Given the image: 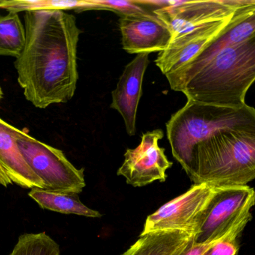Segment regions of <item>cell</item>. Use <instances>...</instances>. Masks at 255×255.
Listing matches in <instances>:
<instances>
[{"label":"cell","instance_id":"8fae6325","mask_svg":"<svg viewBox=\"0 0 255 255\" xmlns=\"http://www.w3.org/2000/svg\"><path fill=\"white\" fill-rule=\"evenodd\" d=\"M148 53L137 54L126 66L116 88L112 91L111 108L118 111L129 136L136 134V115L142 93V82L149 64Z\"/></svg>","mask_w":255,"mask_h":255},{"label":"cell","instance_id":"5b68a950","mask_svg":"<svg viewBox=\"0 0 255 255\" xmlns=\"http://www.w3.org/2000/svg\"><path fill=\"white\" fill-rule=\"evenodd\" d=\"M16 142L33 172L42 180L43 190L56 193L79 194L86 186L84 169H78L63 151L16 129Z\"/></svg>","mask_w":255,"mask_h":255},{"label":"cell","instance_id":"9c48e42d","mask_svg":"<svg viewBox=\"0 0 255 255\" xmlns=\"http://www.w3.org/2000/svg\"><path fill=\"white\" fill-rule=\"evenodd\" d=\"M163 137L160 129L143 133L140 144L126 151L118 175L124 177L128 184L135 187L166 181V171L172 167V163L166 157L164 148L159 146V141Z\"/></svg>","mask_w":255,"mask_h":255},{"label":"cell","instance_id":"7a4b0ae2","mask_svg":"<svg viewBox=\"0 0 255 255\" xmlns=\"http://www.w3.org/2000/svg\"><path fill=\"white\" fill-rule=\"evenodd\" d=\"M171 89L187 100L240 109L255 81V34L248 40L220 50L199 67L178 69L166 75Z\"/></svg>","mask_w":255,"mask_h":255},{"label":"cell","instance_id":"ba28073f","mask_svg":"<svg viewBox=\"0 0 255 255\" xmlns=\"http://www.w3.org/2000/svg\"><path fill=\"white\" fill-rule=\"evenodd\" d=\"M249 1L250 0L181 1L177 5L152 12L167 24L174 38L228 19Z\"/></svg>","mask_w":255,"mask_h":255},{"label":"cell","instance_id":"277c9868","mask_svg":"<svg viewBox=\"0 0 255 255\" xmlns=\"http://www.w3.org/2000/svg\"><path fill=\"white\" fill-rule=\"evenodd\" d=\"M188 176L194 184L247 185L255 179V133L225 132L201 142Z\"/></svg>","mask_w":255,"mask_h":255},{"label":"cell","instance_id":"ffe728a7","mask_svg":"<svg viewBox=\"0 0 255 255\" xmlns=\"http://www.w3.org/2000/svg\"><path fill=\"white\" fill-rule=\"evenodd\" d=\"M247 223L238 225L223 238L214 241L203 255H238L240 248L238 239Z\"/></svg>","mask_w":255,"mask_h":255},{"label":"cell","instance_id":"3957f363","mask_svg":"<svg viewBox=\"0 0 255 255\" xmlns=\"http://www.w3.org/2000/svg\"><path fill=\"white\" fill-rule=\"evenodd\" d=\"M229 131L255 133V108L246 104L233 109L187 100L166 123L172 154L187 175L195 147L215 135Z\"/></svg>","mask_w":255,"mask_h":255},{"label":"cell","instance_id":"d6986e66","mask_svg":"<svg viewBox=\"0 0 255 255\" xmlns=\"http://www.w3.org/2000/svg\"><path fill=\"white\" fill-rule=\"evenodd\" d=\"M109 10L123 15L131 14L139 12L146 11V8L138 4L136 0L133 1H100V0H89L83 1V6L80 9L86 10ZM151 11V10H150Z\"/></svg>","mask_w":255,"mask_h":255},{"label":"cell","instance_id":"603a6c76","mask_svg":"<svg viewBox=\"0 0 255 255\" xmlns=\"http://www.w3.org/2000/svg\"><path fill=\"white\" fill-rule=\"evenodd\" d=\"M3 97L2 90H1V87H0V101H1V98Z\"/></svg>","mask_w":255,"mask_h":255},{"label":"cell","instance_id":"52a82bcc","mask_svg":"<svg viewBox=\"0 0 255 255\" xmlns=\"http://www.w3.org/2000/svg\"><path fill=\"white\" fill-rule=\"evenodd\" d=\"M216 186L193 184L184 194L169 201L148 216L141 235L154 232L182 231L197 235Z\"/></svg>","mask_w":255,"mask_h":255},{"label":"cell","instance_id":"5bb4252c","mask_svg":"<svg viewBox=\"0 0 255 255\" xmlns=\"http://www.w3.org/2000/svg\"><path fill=\"white\" fill-rule=\"evenodd\" d=\"M195 236L196 234L182 231L150 232L140 235L122 255H176Z\"/></svg>","mask_w":255,"mask_h":255},{"label":"cell","instance_id":"2e32d148","mask_svg":"<svg viewBox=\"0 0 255 255\" xmlns=\"http://www.w3.org/2000/svg\"><path fill=\"white\" fill-rule=\"evenodd\" d=\"M25 44V29L19 15H0V55L17 58Z\"/></svg>","mask_w":255,"mask_h":255},{"label":"cell","instance_id":"7402d4cb","mask_svg":"<svg viewBox=\"0 0 255 255\" xmlns=\"http://www.w3.org/2000/svg\"><path fill=\"white\" fill-rule=\"evenodd\" d=\"M12 181H10L9 177L7 176V173H6L5 171L3 169L1 165L0 164V184L4 186V187H7L9 184H12Z\"/></svg>","mask_w":255,"mask_h":255},{"label":"cell","instance_id":"e0dca14e","mask_svg":"<svg viewBox=\"0 0 255 255\" xmlns=\"http://www.w3.org/2000/svg\"><path fill=\"white\" fill-rule=\"evenodd\" d=\"M83 6V1L70 0H1L0 8L12 13L37 11V10H66L76 9Z\"/></svg>","mask_w":255,"mask_h":255},{"label":"cell","instance_id":"44dd1931","mask_svg":"<svg viewBox=\"0 0 255 255\" xmlns=\"http://www.w3.org/2000/svg\"><path fill=\"white\" fill-rule=\"evenodd\" d=\"M214 242L198 244L195 242V238H193L188 245L176 255H203Z\"/></svg>","mask_w":255,"mask_h":255},{"label":"cell","instance_id":"8992f818","mask_svg":"<svg viewBox=\"0 0 255 255\" xmlns=\"http://www.w3.org/2000/svg\"><path fill=\"white\" fill-rule=\"evenodd\" d=\"M255 205V191L249 186H216L195 242H214L238 225L249 223L252 220L250 210Z\"/></svg>","mask_w":255,"mask_h":255},{"label":"cell","instance_id":"4fadbf2b","mask_svg":"<svg viewBox=\"0 0 255 255\" xmlns=\"http://www.w3.org/2000/svg\"><path fill=\"white\" fill-rule=\"evenodd\" d=\"M16 127L0 118V164L12 183L23 188L44 189V184L24 158L16 142Z\"/></svg>","mask_w":255,"mask_h":255},{"label":"cell","instance_id":"6da1fadb","mask_svg":"<svg viewBox=\"0 0 255 255\" xmlns=\"http://www.w3.org/2000/svg\"><path fill=\"white\" fill-rule=\"evenodd\" d=\"M25 44L14 65L27 100L46 109L67 103L76 92L81 30L64 10L25 13Z\"/></svg>","mask_w":255,"mask_h":255},{"label":"cell","instance_id":"30bf717a","mask_svg":"<svg viewBox=\"0 0 255 255\" xmlns=\"http://www.w3.org/2000/svg\"><path fill=\"white\" fill-rule=\"evenodd\" d=\"M119 28L123 49L130 54L162 52L172 39L167 24L150 10L123 15Z\"/></svg>","mask_w":255,"mask_h":255},{"label":"cell","instance_id":"7c38bea8","mask_svg":"<svg viewBox=\"0 0 255 255\" xmlns=\"http://www.w3.org/2000/svg\"><path fill=\"white\" fill-rule=\"evenodd\" d=\"M235 15V14H234ZM233 16L224 20L174 37L168 47L160 52L155 64L163 75L169 74L197 56L228 26Z\"/></svg>","mask_w":255,"mask_h":255},{"label":"cell","instance_id":"9a60e30c","mask_svg":"<svg viewBox=\"0 0 255 255\" xmlns=\"http://www.w3.org/2000/svg\"><path fill=\"white\" fill-rule=\"evenodd\" d=\"M28 196L34 199L40 208L64 214H76L84 217L99 218L98 211L85 206L76 193H56L43 189H32Z\"/></svg>","mask_w":255,"mask_h":255},{"label":"cell","instance_id":"ac0fdd59","mask_svg":"<svg viewBox=\"0 0 255 255\" xmlns=\"http://www.w3.org/2000/svg\"><path fill=\"white\" fill-rule=\"evenodd\" d=\"M58 244L46 233L21 235L9 255H61Z\"/></svg>","mask_w":255,"mask_h":255}]
</instances>
